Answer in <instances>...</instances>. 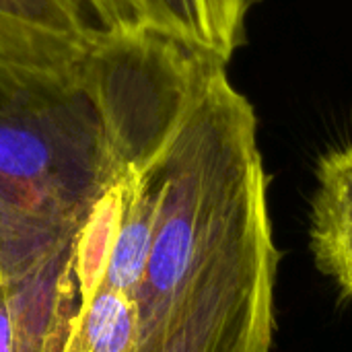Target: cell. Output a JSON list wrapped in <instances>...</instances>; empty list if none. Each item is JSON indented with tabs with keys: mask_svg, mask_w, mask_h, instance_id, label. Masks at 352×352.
Instances as JSON below:
<instances>
[{
	"mask_svg": "<svg viewBox=\"0 0 352 352\" xmlns=\"http://www.w3.org/2000/svg\"><path fill=\"white\" fill-rule=\"evenodd\" d=\"M132 23L225 64L245 41L254 0H122Z\"/></svg>",
	"mask_w": 352,
	"mask_h": 352,
	"instance_id": "cell-5",
	"label": "cell"
},
{
	"mask_svg": "<svg viewBox=\"0 0 352 352\" xmlns=\"http://www.w3.org/2000/svg\"><path fill=\"white\" fill-rule=\"evenodd\" d=\"M227 64L142 27L64 66L0 60V280L72 256L97 202L171 136Z\"/></svg>",
	"mask_w": 352,
	"mask_h": 352,
	"instance_id": "cell-1",
	"label": "cell"
},
{
	"mask_svg": "<svg viewBox=\"0 0 352 352\" xmlns=\"http://www.w3.org/2000/svg\"><path fill=\"white\" fill-rule=\"evenodd\" d=\"M276 268L274 235L231 250L182 285L146 268L134 289L136 352H270Z\"/></svg>",
	"mask_w": 352,
	"mask_h": 352,
	"instance_id": "cell-2",
	"label": "cell"
},
{
	"mask_svg": "<svg viewBox=\"0 0 352 352\" xmlns=\"http://www.w3.org/2000/svg\"><path fill=\"white\" fill-rule=\"evenodd\" d=\"M101 31L136 27L122 0H76Z\"/></svg>",
	"mask_w": 352,
	"mask_h": 352,
	"instance_id": "cell-9",
	"label": "cell"
},
{
	"mask_svg": "<svg viewBox=\"0 0 352 352\" xmlns=\"http://www.w3.org/2000/svg\"><path fill=\"white\" fill-rule=\"evenodd\" d=\"M309 221L318 268L352 299V136L320 159Z\"/></svg>",
	"mask_w": 352,
	"mask_h": 352,
	"instance_id": "cell-6",
	"label": "cell"
},
{
	"mask_svg": "<svg viewBox=\"0 0 352 352\" xmlns=\"http://www.w3.org/2000/svg\"><path fill=\"white\" fill-rule=\"evenodd\" d=\"M124 179L122 177L93 208L87 223L82 225L72 258V276L76 285L78 307H87L97 295L105 270L109 264L111 248L116 241V233L122 219V196H124Z\"/></svg>",
	"mask_w": 352,
	"mask_h": 352,
	"instance_id": "cell-8",
	"label": "cell"
},
{
	"mask_svg": "<svg viewBox=\"0 0 352 352\" xmlns=\"http://www.w3.org/2000/svg\"><path fill=\"white\" fill-rule=\"evenodd\" d=\"M72 258L0 280V352H62L78 309Z\"/></svg>",
	"mask_w": 352,
	"mask_h": 352,
	"instance_id": "cell-3",
	"label": "cell"
},
{
	"mask_svg": "<svg viewBox=\"0 0 352 352\" xmlns=\"http://www.w3.org/2000/svg\"><path fill=\"white\" fill-rule=\"evenodd\" d=\"M99 33L76 0H0V60L64 66Z\"/></svg>",
	"mask_w": 352,
	"mask_h": 352,
	"instance_id": "cell-4",
	"label": "cell"
},
{
	"mask_svg": "<svg viewBox=\"0 0 352 352\" xmlns=\"http://www.w3.org/2000/svg\"><path fill=\"white\" fill-rule=\"evenodd\" d=\"M140 309L134 293L101 285L87 307H78L62 352H136Z\"/></svg>",
	"mask_w": 352,
	"mask_h": 352,
	"instance_id": "cell-7",
	"label": "cell"
}]
</instances>
